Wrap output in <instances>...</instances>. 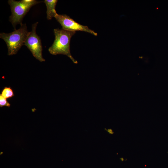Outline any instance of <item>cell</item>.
Returning <instances> with one entry per match:
<instances>
[{
	"label": "cell",
	"mask_w": 168,
	"mask_h": 168,
	"mask_svg": "<svg viewBox=\"0 0 168 168\" xmlns=\"http://www.w3.org/2000/svg\"><path fill=\"white\" fill-rule=\"evenodd\" d=\"M10 104L7 101V99L3 97L0 94V107H2L4 106H7L9 107Z\"/></svg>",
	"instance_id": "obj_8"
},
{
	"label": "cell",
	"mask_w": 168,
	"mask_h": 168,
	"mask_svg": "<svg viewBox=\"0 0 168 168\" xmlns=\"http://www.w3.org/2000/svg\"><path fill=\"white\" fill-rule=\"evenodd\" d=\"M29 32L26 24H22L18 29L9 33H2L0 37L6 42L8 48V55L16 54L24 43Z\"/></svg>",
	"instance_id": "obj_2"
},
{
	"label": "cell",
	"mask_w": 168,
	"mask_h": 168,
	"mask_svg": "<svg viewBox=\"0 0 168 168\" xmlns=\"http://www.w3.org/2000/svg\"><path fill=\"white\" fill-rule=\"evenodd\" d=\"M107 131L110 134H112L114 133V132L111 129H108Z\"/></svg>",
	"instance_id": "obj_9"
},
{
	"label": "cell",
	"mask_w": 168,
	"mask_h": 168,
	"mask_svg": "<svg viewBox=\"0 0 168 168\" xmlns=\"http://www.w3.org/2000/svg\"><path fill=\"white\" fill-rule=\"evenodd\" d=\"M56 20L60 24L63 29L72 31H82L89 33L95 36L97 33L89 29L87 26L82 25L75 21L66 14H58L54 17Z\"/></svg>",
	"instance_id": "obj_5"
},
{
	"label": "cell",
	"mask_w": 168,
	"mask_h": 168,
	"mask_svg": "<svg viewBox=\"0 0 168 168\" xmlns=\"http://www.w3.org/2000/svg\"><path fill=\"white\" fill-rule=\"evenodd\" d=\"M0 94L6 99L12 98L14 96L13 90L10 87H4Z\"/></svg>",
	"instance_id": "obj_7"
},
{
	"label": "cell",
	"mask_w": 168,
	"mask_h": 168,
	"mask_svg": "<svg viewBox=\"0 0 168 168\" xmlns=\"http://www.w3.org/2000/svg\"><path fill=\"white\" fill-rule=\"evenodd\" d=\"M35 0H22L16 1L9 0L8 1L10 5L12 14L9 17V21L11 22L14 30L18 24L21 25L23 19L30 8L33 6L40 2Z\"/></svg>",
	"instance_id": "obj_3"
},
{
	"label": "cell",
	"mask_w": 168,
	"mask_h": 168,
	"mask_svg": "<svg viewBox=\"0 0 168 168\" xmlns=\"http://www.w3.org/2000/svg\"><path fill=\"white\" fill-rule=\"evenodd\" d=\"M55 39L52 45L49 48V52L53 55L63 54L67 56L75 64L77 61L72 56L70 50V42L76 32L61 29L54 30Z\"/></svg>",
	"instance_id": "obj_1"
},
{
	"label": "cell",
	"mask_w": 168,
	"mask_h": 168,
	"mask_svg": "<svg viewBox=\"0 0 168 168\" xmlns=\"http://www.w3.org/2000/svg\"><path fill=\"white\" fill-rule=\"evenodd\" d=\"M57 2V0H44L47 8V18L48 20H51L53 17H54L57 13L55 10Z\"/></svg>",
	"instance_id": "obj_6"
},
{
	"label": "cell",
	"mask_w": 168,
	"mask_h": 168,
	"mask_svg": "<svg viewBox=\"0 0 168 168\" xmlns=\"http://www.w3.org/2000/svg\"><path fill=\"white\" fill-rule=\"evenodd\" d=\"M38 22L32 25V30L29 32L24 43L33 56L40 61H44L42 55V47L41 40L36 33V30Z\"/></svg>",
	"instance_id": "obj_4"
}]
</instances>
